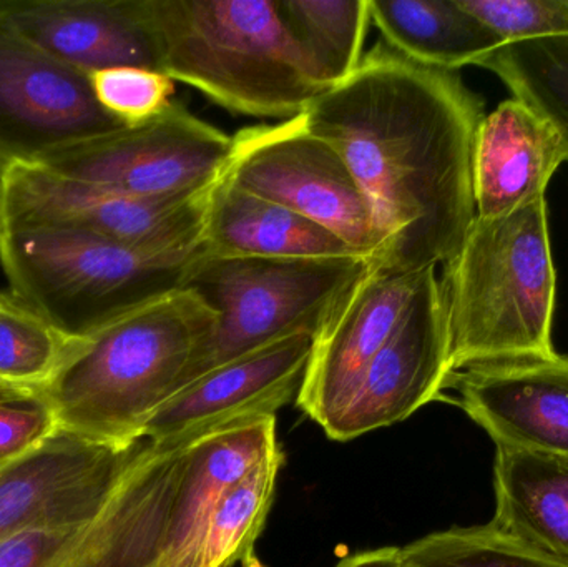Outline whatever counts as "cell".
<instances>
[{
  "instance_id": "6da1fadb",
  "label": "cell",
  "mask_w": 568,
  "mask_h": 567,
  "mask_svg": "<svg viewBox=\"0 0 568 567\" xmlns=\"http://www.w3.org/2000/svg\"><path fill=\"white\" fill-rule=\"evenodd\" d=\"M356 179L379 235L369 269L410 273L454 259L476 220L473 152L484 100L457 72L381 40L303 113Z\"/></svg>"
},
{
  "instance_id": "7a4b0ae2",
  "label": "cell",
  "mask_w": 568,
  "mask_h": 567,
  "mask_svg": "<svg viewBox=\"0 0 568 567\" xmlns=\"http://www.w3.org/2000/svg\"><path fill=\"white\" fill-rule=\"evenodd\" d=\"M215 323L195 290H175L79 338L59 375L32 399L49 406L62 432L102 445H136L179 392Z\"/></svg>"
},
{
  "instance_id": "3957f363",
  "label": "cell",
  "mask_w": 568,
  "mask_h": 567,
  "mask_svg": "<svg viewBox=\"0 0 568 567\" xmlns=\"http://www.w3.org/2000/svg\"><path fill=\"white\" fill-rule=\"evenodd\" d=\"M146 12L162 72L230 112L283 122L329 89L280 0H146Z\"/></svg>"
},
{
  "instance_id": "277c9868",
  "label": "cell",
  "mask_w": 568,
  "mask_h": 567,
  "mask_svg": "<svg viewBox=\"0 0 568 567\" xmlns=\"http://www.w3.org/2000/svg\"><path fill=\"white\" fill-rule=\"evenodd\" d=\"M453 373L486 363L549 358L557 273L547 200L494 219L476 216L444 263Z\"/></svg>"
},
{
  "instance_id": "5b68a950",
  "label": "cell",
  "mask_w": 568,
  "mask_h": 567,
  "mask_svg": "<svg viewBox=\"0 0 568 567\" xmlns=\"http://www.w3.org/2000/svg\"><path fill=\"white\" fill-rule=\"evenodd\" d=\"M202 249L152 253L79 230L7 229L0 263L10 295L72 338L185 288Z\"/></svg>"
},
{
  "instance_id": "8992f818",
  "label": "cell",
  "mask_w": 568,
  "mask_h": 567,
  "mask_svg": "<svg viewBox=\"0 0 568 567\" xmlns=\"http://www.w3.org/2000/svg\"><path fill=\"white\" fill-rule=\"evenodd\" d=\"M363 256L327 259H202L186 288L215 312L209 342L199 350L182 385L219 366L294 335L316 336L337 303L366 273Z\"/></svg>"
},
{
  "instance_id": "52a82bcc",
  "label": "cell",
  "mask_w": 568,
  "mask_h": 567,
  "mask_svg": "<svg viewBox=\"0 0 568 567\" xmlns=\"http://www.w3.org/2000/svg\"><path fill=\"white\" fill-rule=\"evenodd\" d=\"M222 176L323 226L367 265L376 260L381 242L366 199L343 156L307 129L303 113L232 135Z\"/></svg>"
},
{
  "instance_id": "ba28073f",
  "label": "cell",
  "mask_w": 568,
  "mask_h": 567,
  "mask_svg": "<svg viewBox=\"0 0 568 567\" xmlns=\"http://www.w3.org/2000/svg\"><path fill=\"white\" fill-rule=\"evenodd\" d=\"M230 150L232 135L173 100L142 125L67 146L39 166L136 199H186L202 195L219 180Z\"/></svg>"
},
{
  "instance_id": "9c48e42d",
  "label": "cell",
  "mask_w": 568,
  "mask_h": 567,
  "mask_svg": "<svg viewBox=\"0 0 568 567\" xmlns=\"http://www.w3.org/2000/svg\"><path fill=\"white\" fill-rule=\"evenodd\" d=\"M0 179L7 229L79 230L152 253L200 246L209 190L186 199H136L40 166H16Z\"/></svg>"
},
{
  "instance_id": "30bf717a",
  "label": "cell",
  "mask_w": 568,
  "mask_h": 567,
  "mask_svg": "<svg viewBox=\"0 0 568 567\" xmlns=\"http://www.w3.org/2000/svg\"><path fill=\"white\" fill-rule=\"evenodd\" d=\"M123 126L97 102L89 73L53 59L0 19V176Z\"/></svg>"
},
{
  "instance_id": "8fae6325",
  "label": "cell",
  "mask_w": 568,
  "mask_h": 567,
  "mask_svg": "<svg viewBox=\"0 0 568 567\" xmlns=\"http://www.w3.org/2000/svg\"><path fill=\"white\" fill-rule=\"evenodd\" d=\"M450 375L446 298L437 270L427 269L403 322L324 433L334 442H349L404 422L423 406L443 399Z\"/></svg>"
},
{
  "instance_id": "7c38bea8",
  "label": "cell",
  "mask_w": 568,
  "mask_h": 567,
  "mask_svg": "<svg viewBox=\"0 0 568 567\" xmlns=\"http://www.w3.org/2000/svg\"><path fill=\"white\" fill-rule=\"evenodd\" d=\"M145 445L146 439L102 445L57 429L0 469V539L27 529L90 525Z\"/></svg>"
},
{
  "instance_id": "4fadbf2b",
  "label": "cell",
  "mask_w": 568,
  "mask_h": 567,
  "mask_svg": "<svg viewBox=\"0 0 568 567\" xmlns=\"http://www.w3.org/2000/svg\"><path fill=\"white\" fill-rule=\"evenodd\" d=\"M313 335H294L200 376L166 399L145 429L162 449H185L296 402Z\"/></svg>"
},
{
  "instance_id": "5bb4252c",
  "label": "cell",
  "mask_w": 568,
  "mask_h": 567,
  "mask_svg": "<svg viewBox=\"0 0 568 567\" xmlns=\"http://www.w3.org/2000/svg\"><path fill=\"white\" fill-rule=\"evenodd\" d=\"M423 273L367 266L314 336L294 403L321 428L346 406L369 363L403 322Z\"/></svg>"
},
{
  "instance_id": "9a60e30c",
  "label": "cell",
  "mask_w": 568,
  "mask_h": 567,
  "mask_svg": "<svg viewBox=\"0 0 568 567\" xmlns=\"http://www.w3.org/2000/svg\"><path fill=\"white\" fill-rule=\"evenodd\" d=\"M446 389L497 448L568 456V356L469 366Z\"/></svg>"
},
{
  "instance_id": "2e32d148",
  "label": "cell",
  "mask_w": 568,
  "mask_h": 567,
  "mask_svg": "<svg viewBox=\"0 0 568 567\" xmlns=\"http://www.w3.org/2000/svg\"><path fill=\"white\" fill-rule=\"evenodd\" d=\"M0 19L85 73L112 67L162 72L146 0H0Z\"/></svg>"
},
{
  "instance_id": "e0dca14e",
  "label": "cell",
  "mask_w": 568,
  "mask_h": 567,
  "mask_svg": "<svg viewBox=\"0 0 568 567\" xmlns=\"http://www.w3.org/2000/svg\"><path fill=\"white\" fill-rule=\"evenodd\" d=\"M185 449L146 442L105 508L60 567H156L165 548Z\"/></svg>"
},
{
  "instance_id": "ac0fdd59",
  "label": "cell",
  "mask_w": 568,
  "mask_h": 567,
  "mask_svg": "<svg viewBox=\"0 0 568 567\" xmlns=\"http://www.w3.org/2000/svg\"><path fill=\"white\" fill-rule=\"evenodd\" d=\"M567 162L559 133L523 100H504L484 117L473 152L476 216L494 219L546 199Z\"/></svg>"
},
{
  "instance_id": "d6986e66",
  "label": "cell",
  "mask_w": 568,
  "mask_h": 567,
  "mask_svg": "<svg viewBox=\"0 0 568 567\" xmlns=\"http://www.w3.org/2000/svg\"><path fill=\"white\" fill-rule=\"evenodd\" d=\"M278 446L275 416L242 423L190 446L156 567H192L216 506Z\"/></svg>"
},
{
  "instance_id": "ffe728a7",
  "label": "cell",
  "mask_w": 568,
  "mask_h": 567,
  "mask_svg": "<svg viewBox=\"0 0 568 567\" xmlns=\"http://www.w3.org/2000/svg\"><path fill=\"white\" fill-rule=\"evenodd\" d=\"M200 249L205 259L213 260L357 255L323 226L222 175L206 193Z\"/></svg>"
},
{
  "instance_id": "44dd1931",
  "label": "cell",
  "mask_w": 568,
  "mask_h": 567,
  "mask_svg": "<svg viewBox=\"0 0 568 567\" xmlns=\"http://www.w3.org/2000/svg\"><path fill=\"white\" fill-rule=\"evenodd\" d=\"M490 525L568 565V456L497 448Z\"/></svg>"
},
{
  "instance_id": "7402d4cb",
  "label": "cell",
  "mask_w": 568,
  "mask_h": 567,
  "mask_svg": "<svg viewBox=\"0 0 568 567\" xmlns=\"http://www.w3.org/2000/svg\"><path fill=\"white\" fill-rule=\"evenodd\" d=\"M369 13L387 47L433 69L479 67L504 45L459 0H369Z\"/></svg>"
},
{
  "instance_id": "603a6c76",
  "label": "cell",
  "mask_w": 568,
  "mask_h": 567,
  "mask_svg": "<svg viewBox=\"0 0 568 567\" xmlns=\"http://www.w3.org/2000/svg\"><path fill=\"white\" fill-rule=\"evenodd\" d=\"M283 463L278 446L226 493L210 518L192 567H263L256 543L265 529Z\"/></svg>"
},
{
  "instance_id": "cb8c5ba5",
  "label": "cell",
  "mask_w": 568,
  "mask_h": 567,
  "mask_svg": "<svg viewBox=\"0 0 568 567\" xmlns=\"http://www.w3.org/2000/svg\"><path fill=\"white\" fill-rule=\"evenodd\" d=\"M79 338L29 306L0 295V395L36 398L53 382Z\"/></svg>"
},
{
  "instance_id": "d4e9b609",
  "label": "cell",
  "mask_w": 568,
  "mask_h": 567,
  "mask_svg": "<svg viewBox=\"0 0 568 567\" xmlns=\"http://www.w3.org/2000/svg\"><path fill=\"white\" fill-rule=\"evenodd\" d=\"M297 42L326 85L349 79L363 62L369 0H280Z\"/></svg>"
},
{
  "instance_id": "484cf974",
  "label": "cell",
  "mask_w": 568,
  "mask_h": 567,
  "mask_svg": "<svg viewBox=\"0 0 568 567\" xmlns=\"http://www.w3.org/2000/svg\"><path fill=\"white\" fill-rule=\"evenodd\" d=\"M479 67L552 123L568 162V37L507 43Z\"/></svg>"
},
{
  "instance_id": "4316f807",
  "label": "cell",
  "mask_w": 568,
  "mask_h": 567,
  "mask_svg": "<svg viewBox=\"0 0 568 567\" xmlns=\"http://www.w3.org/2000/svg\"><path fill=\"white\" fill-rule=\"evenodd\" d=\"M414 567H568L540 555L493 525L433 533L400 548Z\"/></svg>"
},
{
  "instance_id": "83f0119b",
  "label": "cell",
  "mask_w": 568,
  "mask_h": 567,
  "mask_svg": "<svg viewBox=\"0 0 568 567\" xmlns=\"http://www.w3.org/2000/svg\"><path fill=\"white\" fill-rule=\"evenodd\" d=\"M89 75L97 102L125 126L155 119L173 102L175 82L159 70L112 67Z\"/></svg>"
},
{
  "instance_id": "f1b7e54d",
  "label": "cell",
  "mask_w": 568,
  "mask_h": 567,
  "mask_svg": "<svg viewBox=\"0 0 568 567\" xmlns=\"http://www.w3.org/2000/svg\"><path fill=\"white\" fill-rule=\"evenodd\" d=\"M504 45L568 37V0H459Z\"/></svg>"
},
{
  "instance_id": "f546056e",
  "label": "cell",
  "mask_w": 568,
  "mask_h": 567,
  "mask_svg": "<svg viewBox=\"0 0 568 567\" xmlns=\"http://www.w3.org/2000/svg\"><path fill=\"white\" fill-rule=\"evenodd\" d=\"M59 429L39 399L0 396V469L22 458Z\"/></svg>"
},
{
  "instance_id": "4dcf8cb0",
  "label": "cell",
  "mask_w": 568,
  "mask_h": 567,
  "mask_svg": "<svg viewBox=\"0 0 568 567\" xmlns=\"http://www.w3.org/2000/svg\"><path fill=\"white\" fill-rule=\"evenodd\" d=\"M83 528L27 529L0 539V567H60Z\"/></svg>"
},
{
  "instance_id": "1f68e13d",
  "label": "cell",
  "mask_w": 568,
  "mask_h": 567,
  "mask_svg": "<svg viewBox=\"0 0 568 567\" xmlns=\"http://www.w3.org/2000/svg\"><path fill=\"white\" fill-rule=\"evenodd\" d=\"M400 548H381L347 556L336 567H403Z\"/></svg>"
},
{
  "instance_id": "d6a6232c",
  "label": "cell",
  "mask_w": 568,
  "mask_h": 567,
  "mask_svg": "<svg viewBox=\"0 0 568 567\" xmlns=\"http://www.w3.org/2000/svg\"><path fill=\"white\" fill-rule=\"evenodd\" d=\"M7 232V222H6V203H3V183L2 179H0V246H2L3 235Z\"/></svg>"
},
{
  "instance_id": "836d02e7",
  "label": "cell",
  "mask_w": 568,
  "mask_h": 567,
  "mask_svg": "<svg viewBox=\"0 0 568 567\" xmlns=\"http://www.w3.org/2000/svg\"><path fill=\"white\" fill-rule=\"evenodd\" d=\"M403 561H404V559H403ZM403 567H414V566L407 565V563H406V561H404Z\"/></svg>"
},
{
  "instance_id": "e575fe53",
  "label": "cell",
  "mask_w": 568,
  "mask_h": 567,
  "mask_svg": "<svg viewBox=\"0 0 568 567\" xmlns=\"http://www.w3.org/2000/svg\"><path fill=\"white\" fill-rule=\"evenodd\" d=\"M0 295H2V293H0Z\"/></svg>"
}]
</instances>
